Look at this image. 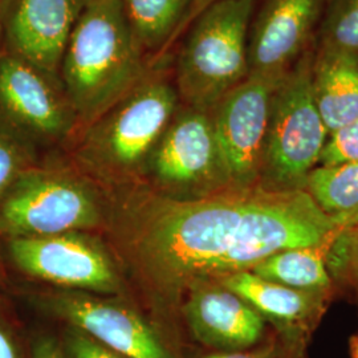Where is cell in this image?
Here are the masks:
<instances>
[{"instance_id":"obj_1","label":"cell","mask_w":358,"mask_h":358,"mask_svg":"<svg viewBox=\"0 0 358 358\" xmlns=\"http://www.w3.org/2000/svg\"><path fill=\"white\" fill-rule=\"evenodd\" d=\"M345 227L307 192L229 186L203 198L154 196L125 219L133 266L154 292L178 300L192 285L251 271L289 248L332 243Z\"/></svg>"},{"instance_id":"obj_2","label":"cell","mask_w":358,"mask_h":358,"mask_svg":"<svg viewBox=\"0 0 358 358\" xmlns=\"http://www.w3.org/2000/svg\"><path fill=\"white\" fill-rule=\"evenodd\" d=\"M153 68L121 0H88L65 48L59 80L83 124L93 122Z\"/></svg>"},{"instance_id":"obj_3","label":"cell","mask_w":358,"mask_h":358,"mask_svg":"<svg viewBox=\"0 0 358 358\" xmlns=\"http://www.w3.org/2000/svg\"><path fill=\"white\" fill-rule=\"evenodd\" d=\"M257 0H219L187 31L171 71L179 100L211 112L248 77V32Z\"/></svg>"},{"instance_id":"obj_4","label":"cell","mask_w":358,"mask_h":358,"mask_svg":"<svg viewBox=\"0 0 358 358\" xmlns=\"http://www.w3.org/2000/svg\"><path fill=\"white\" fill-rule=\"evenodd\" d=\"M173 73L153 65L141 83L90 122L78 155L108 174H133L149 165L157 145L179 110Z\"/></svg>"},{"instance_id":"obj_5","label":"cell","mask_w":358,"mask_h":358,"mask_svg":"<svg viewBox=\"0 0 358 358\" xmlns=\"http://www.w3.org/2000/svg\"><path fill=\"white\" fill-rule=\"evenodd\" d=\"M313 53L315 48L308 51L272 94L257 178V185L271 192H306L329 136L312 94Z\"/></svg>"},{"instance_id":"obj_6","label":"cell","mask_w":358,"mask_h":358,"mask_svg":"<svg viewBox=\"0 0 358 358\" xmlns=\"http://www.w3.org/2000/svg\"><path fill=\"white\" fill-rule=\"evenodd\" d=\"M100 211L76 179L31 166L0 201V236L38 238L94 227Z\"/></svg>"},{"instance_id":"obj_7","label":"cell","mask_w":358,"mask_h":358,"mask_svg":"<svg viewBox=\"0 0 358 358\" xmlns=\"http://www.w3.org/2000/svg\"><path fill=\"white\" fill-rule=\"evenodd\" d=\"M78 122L59 78L3 53L0 57V128L34 149L63 140Z\"/></svg>"},{"instance_id":"obj_8","label":"cell","mask_w":358,"mask_h":358,"mask_svg":"<svg viewBox=\"0 0 358 358\" xmlns=\"http://www.w3.org/2000/svg\"><path fill=\"white\" fill-rule=\"evenodd\" d=\"M148 167L180 199H196L231 185L217 145L211 115L194 108L179 109L157 145Z\"/></svg>"},{"instance_id":"obj_9","label":"cell","mask_w":358,"mask_h":358,"mask_svg":"<svg viewBox=\"0 0 358 358\" xmlns=\"http://www.w3.org/2000/svg\"><path fill=\"white\" fill-rule=\"evenodd\" d=\"M325 0H257L248 32V76L280 81L315 40Z\"/></svg>"},{"instance_id":"obj_10","label":"cell","mask_w":358,"mask_h":358,"mask_svg":"<svg viewBox=\"0 0 358 358\" xmlns=\"http://www.w3.org/2000/svg\"><path fill=\"white\" fill-rule=\"evenodd\" d=\"M279 81L248 76L210 112L232 186L257 183L272 94Z\"/></svg>"},{"instance_id":"obj_11","label":"cell","mask_w":358,"mask_h":358,"mask_svg":"<svg viewBox=\"0 0 358 358\" xmlns=\"http://www.w3.org/2000/svg\"><path fill=\"white\" fill-rule=\"evenodd\" d=\"M13 264L32 278L56 285L97 292H117L120 280L109 256L85 236L66 232L8 239Z\"/></svg>"},{"instance_id":"obj_12","label":"cell","mask_w":358,"mask_h":358,"mask_svg":"<svg viewBox=\"0 0 358 358\" xmlns=\"http://www.w3.org/2000/svg\"><path fill=\"white\" fill-rule=\"evenodd\" d=\"M88 0H1L4 52L59 78L65 48Z\"/></svg>"},{"instance_id":"obj_13","label":"cell","mask_w":358,"mask_h":358,"mask_svg":"<svg viewBox=\"0 0 358 358\" xmlns=\"http://www.w3.org/2000/svg\"><path fill=\"white\" fill-rule=\"evenodd\" d=\"M185 297L183 312L192 336L214 352L247 350L266 340L267 321L222 282H198Z\"/></svg>"},{"instance_id":"obj_14","label":"cell","mask_w":358,"mask_h":358,"mask_svg":"<svg viewBox=\"0 0 358 358\" xmlns=\"http://www.w3.org/2000/svg\"><path fill=\"white\" fill-rule=\"evenodd\" d=\"M226 288L239 294L284 340L308 345L336 289H297L259 278L250 271L223 278Z\"/></svg>"},{"instance_id":"obj_15","label":"cell","mask_w":358,"mask_h":358,"mask_svg":"<svg viewBox=\"0 0 358 358\" xmlns=\"http://www.w3.org/2000/svg\"><path fill=\"white\" fill-rule=\"evenodd\" d=\"M55 309L92 338L125 358H174L134 312L84 294L56 297Z\"/></svg>"},{"instance_id":"obj_16","label":"cell","mask_w":358,"mask_h":358,"mask_svg":"<svg viewBox=\"0 0 358 358\" xmlns=\"http://www.w3.org/2000/svg\"><path fill=\"white\" fill-rule=\"evenodd\" d=\"M310 85L316 108L329 134L358 120V56L315 50Z\"/></svg>"},{"instance_id":"obj_17","label":"cell","mask_w":358,"mask_h":358,"mask_svg":"<svg viewBox=\"0 0 358 358\" xmlns=\"http://www.w3.org/2000/svg\"><path fill=\"white\" fill-rule=\"evenodd\" d=\"M136 38L152 65L165 60L192 0H121Z\"/></svg>"},{"instance_id":"obj_18","label":"cell","mask_w":358,"mask_h":358,"mask_svg":"<svg viewBox=\"0 0 358 358\" xmlns=\"http://www.w3.org/2000/svg\"><path fill=\"white\" fill-rule=\"evenodd\" d=\"M329 245L331 243L284 250L264 259L250 272L297 289H336L325 260Z\"/></svg>"},{"instance_id":"obj_19","label":"cell","mask_w":358,"mask_h":358,"mask_svg":"<svg viewBox=\"0 0 358 358\" xmlns=\"http://www.w3.org/2000/svg\"><path fill=\"white\" fill-rule=\"evenodd\" d=\"M306 192L328 217L344 227L358 224V161L315 167Z\"/></svg>"},{"instance_id":"obj_20","label":"cell","mask_w":358,"mask_h":358,"mask_svg":"<svg viewBox=\"0 0 358 358\" xmlns=\"http://www.w3.org/2000/svg\"><path fill=\"white\" fill-rule=\"evenodd\" d=\"M315 50L358 55V0H325Z\"/></svg>"},{"instance_id":"obj_21","label":"cell","mask_w":358,"mask_h":358,"mask_svg":"<svg viewBox=\"0 0 358 358\" xmlns=\"http://www.w3.org/2000/svg\"><path fill=\"white\" fill-rule=\"evenodd\" d=\"M325 260L336 288L337 284L358 288V224L340 231Z\"/></svg>"},{"instance_id":"obj_22","label":"cell","mask_w":358,"mask_h":358,"mask_svg":"<svg viewBox=\"0 0 358 358\" xmlns=\"http://www.w3.org/2000/svg\"><path fill=\"white\" fill-rule=\"evenodd\" d=\"M31 166H34V149L0 128V201Z\"/></svg>"},{"instance_id":"obj_23","label":"cell","mask_w":358,"mask_h":358,"mask_svg":"<svg viewBox=\"0 0 358 358\" xmlns=\"http://www.w3.org/2000/svg\"><path fill=\"white\" fill-rule=\"evenodd\" d=\"M358 161V120L328 136L319 166H332Z\"/></svg>"},{"instance_id":"obj_24","label":"cell","mask_w":358,"mask_h":358,"mask_svg":"<svg viewBox=\"0 0 358 358\" xmlns=\"http://www.w3.org/2000/svg\"><path fill=\"white\" fill-rule=\"evenodd\" d=\"M203 358H308L307 345L291 343L273 332L268 341L247 350L231 353H210Z\"/></svg>"},{"instance_id":"obj_25","label":"cell","mask_w":358,"mask_h":358,"mask_svg":"<svg viewBox=\"0 0 358 358\" xmlns=\"http://www.w3.org/2000/svg\"><path fill=\"white\" fill-rule=\"evenodd\" d=\"M68 346L72 358H125L80 329L71 334Z\"/></svg>"},{"instance_id":"obj_26","label":"cell","mask_w":358,"mask_h":358,"mask_svg":"<svg viewBox=\"0 0 358 358\" xmlns=\"http://www.w3.org/2000/svg\"><path fill=\"white\" fill-rule=\"evenodd\" d=\"M219 0H192V4H190V8L186 13L182 24L179 27L178 32L176 34V38H174V43H173V47L176 44V41L178 40L182 35H185V32L187 31V28L190 27L192 22L201 15V13L206 11L210 6H213L214 3H217Z\"/></svg>"},{"instance_id":"obj_27","label":"cell","mask_w":358,"mask_h":358,"mask_svg":"<svg viewBox=\"0 0 358 358\" xmlns=\"http://www.w3.org/2000/svg\"><path fill=\"white\" fill-rule=\"evenodd\" d=\"M32 358H64V356L53 340L43 338L34 346Z\"/></svg>"},{"instance_id":"obj_28","label":"cell","mask_w":358,"mask_h":358,"mask_svg":"<svg viewBox=\"0 0 358 358\" xmlns=\"http://www.w3.org/2000/svg\"><path fill=\"white\" fill-rule=\"evenodd\" d=\"M0 358H17L11 337L1 327H0Z\"/></svg>"},{"instance_id":"obj_29","label":"cell","mask_w":358,"mask_h":358,"mask_svg":"<svg viewBox=\"0 0 358 358\" xmlns=\"http://www.w3.org/2000/svg\"><path fill=\"white\" fill-rule=\"evenodd\" d=\"M352 356L358 358V334L352 340Z\"/></svg>"},{"instance_id":"obj_30","label":"cell","mask_w":358,"mask_h":358,"mask_svg":"<svg viewBox=\"0 0 358 358\" xmlns=\"http://www.w3.org/2000/svg\"><path fill=\"white\" fill-rule=\"evenodd\" d=\"M4 53V47H3V29H1V20H0V57Z\"/></svg>"},{"instance_id":"obj_31","label":"cell","mask_w":358,"mask_h":358,"mask_svg":"<svg viewBox=\"0 0 358 358\" xmlns=\"http://www.w3.org/2000/svg\"><path fill=\"white\" fill-rule=\"evenodd\" d=\"M0 279H1V255H0Z\"/></svg>"},{"instance_id":"obj_32","label":"cell","mask_w":358,"mask_h":358,"mask_svg":"<svg viewBox=\"0 0 358 358\" xmlns=\"http://www.w3.org/2000/svg\"><path fill=\"white\" fill-rule=\"evenodd\" d=\"M0 1H1V0H0Z\"/></svg>"},{"instance_id":"obj_33","label":"cell","mask_w":358,"mask_h":358,"mask_svg":"<svg viewBox=\"0 0 358 358\" xmlns=\"http://www.w3.org/2000/svg\"><path fill=\"white\" fill-rule=\"evenodd\" d=\"M357 56H358V55H357Z\"/></svg>"}]
</instances>
